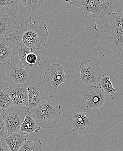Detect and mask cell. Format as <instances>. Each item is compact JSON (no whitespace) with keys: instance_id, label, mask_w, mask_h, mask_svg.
Segmentation results:
<instances>
[{"instance_id":"6da1fadb","label":"cell","mask_w":123,"mask_h":151,"mask_svg":"<svg viewBox=\"0 0 123 151\" xmlns=\"http://www.w3.org/2000/svg\"><path fill=\"white\" fill-rule=\"evenodd\" d=\"M96 49L106 60L123 64V10L96 20Z\"/></svg>"},{"instance_id":"7a4b0ae2","label":"cell","mask_w":123,"mask_h":151,"mask_svg":"<svg viewBox=\"0 0 123 151\" xmlns=\"http://www.w3.org/2000/svg\"><path fill=\"white\" fill-rule=\"evenodd\" d=\"M20 26L9 35L10 39L17 47H27L40 50L48 42L49 33L47 25L42 21L33 22L32 17L24 22L19 20Z\"/></svg>"},{"instance_id":"3957f363","label":"cell","mask_w":123,"mask_h":151,"mask_svg":"<svg viewBox=\"0 0 123 151\" xmlns=\"http://www.w3.org/2000/svg\"><path fill=\"white\" fill-rule=\"evenodd\" d=\"M120 0H72L70 4L97 20L114 12Z\"/></svg>"},{"instance_id":"277c9868","label":"cell","mask_w":123,"mask_h":151,"mask_svg":"<svg viewBox=\"0 0 123 151\" xmlns=\"http://www.w3.org/2000/svg\"><path fill=\"white\" fill-rule=\"evenodd\" d=\"M61 112L60 105H55L49 100L36 107L32 114L41 128L52 129L59 121Z\"/></svg>"},{"instance_id":"5b68a950","label":"cell","mask_w":123,"mask_h":151,"mask_svg":"<svg viewBox=\"0 0 123 151\" xmlns=\"http://www.w3.org/2000/svg\"><path fill=\"white\" fill-rule=\"evenodd\" d=\"M79 69L80 79L83 83L89 86L98 85L104 71L102 65L97 58L86 59L81 63Z\"/></svg>"},{"instance_id":"8992f818","label":"cell","mask_w":123,"mask_h":151,"mask_svg":"<svg viewBox=\"0 0 123 151\" xmlns=\"http://www.w3.org/2000/svg\"><path fill=\"white\" fill-rule=\"evenodd\" d=\"M29 111L28 107L16 106H12L4 111L3 118L8 131V136L20 131L22 124Z\"/></svg>"},{"instance_id":"52a82bcc","label":"cell","mask_w":123,"mask_h":151,"mask_svg":"<svg viewBox=\"0 0 123 151\" xmlns=\"http://www.w3.org/2000/svg\"><path fill=\"white\" fill-rule=\"evenodd\" d=\"M6 77L9 86H28L32 76L24 65H10L6 71Z\"/></svg>"},{"instance_id":"ba28073f","label":"cell","mask_w":123,"mask_h":151,"mask_svg":"<svg viewBox=\"0 0 123 151\" xmlns=\"http://www.w3.org/2000/svg\"><path fill=\"white\" fill-rule=\"evenodd\" d=\"M28 108L31 110L38 107L43 103L48 101L52 96L49 91L43 86L42 82L31 81L28 86Z\"/></svg>"},{"instance_id":"9c48e42d","label":"cell","mask_w":123,"mask_h":151,"mask_svg":"<svg viewBox=\"0 0 123 151\" xmlns=\"http://www.w3.org/2000/svg\"><path fill=\"white\" fill-rule=\"evenodd\" d=\"M72 131L80 135H87L91 132L94 125V119L87 112L73 113L71 119Z\"/></svg>"},{"instance_id":"30bf717a","label":"cell","mask_w":123,"mask_h":151,"mask_svg":"<svg viewBox=\"0 0 123 151\" xmlns=\"http://www.w3.org/2000/svg\"><path fill=\"white\" fill-rule=\"evenodd\" d=\"M106 100V96L101 88L93 85L88 87L82 96V101L90 109L102 108Z\"/></svg>"},{"instance_id":"8fae6325","label":"cell","mask_w":123,"mask_h":151,"mask_svg":"<svg viewBox=\"0 0 123 151\" xmlns=\"http://www.w3.org/2000/svg\"><path fill=\"white\" fill-rule=\"evenodd\" d=\"M43 78L53 86L55 91H56L60 85L66 83V76L64 67L58 63L52 64L50 68L45 70Z\"/></svg>"},{"instance_id":"7c38bea8","label":"cell","mask_w":123,"mask_h":151,"mask_svg":"<svg viewBox=\"0 0 123 151\" xmlns=\"http://www.w3.org/2000/svg\"><path fill=\"white\" fill-rule=\"evenodd\" d=\"M18 55L22 64L28 70H35L40 65L41 59L35 49L27 47H19Z\"/></svg>"},{"instance_id":"4fadbf2b","label":"cell","mask_w":123,"mask_h":151,"mask_svg":"<svg viewBox=\"0 0 123 151\" xmlns=\"http://www.w3.org/2000/svg\"><path fill=\"white\" fill-rule=\"evenodd\" d=\"M18 52L19 48L9 37L0 40V63L10 65Z\"/></svg>"},{"instance_id":"5bb4252c","label":"cell","mask_w":123,"mask_h":151,"mask_svg":"<svg viewBox=\"0 0 123 151\" xmlns=\"http://www.w3.org/2000/svg\"><path fill=\"white\" fill-rule=\"evenodd\" d=\"M28 86H9L6 90L12 100L14 106L28 107Z\"/></svg>"},{"instance_id":"9a60e30c","label":"cell","mask_w":123,"mask_h":151,"mask_svg":"<svg viewBox=\"0 0 123 151\" xmlns=\"http://www.w3.org/2000/svg\"><path fill=\"white\" fill-rule=\"evenodd\" d=\"M29 134L24 132H17L11 134L4 141L6 142L11 151H18L23 144L27 140Z\"/></svg>"},{"instance_id":"2e32d148","label":"cell","mask_w":123,"mask_h":151,"mask_svg":"<svg viewBox=\"0 0 123 151\" xmlns=\"http://www.w3.org/2000/svg\"><path fill=\"white\" fill-rule=\"evenodd\" d=\"M20 4L21 0H0V16L16 17Z\"/></svg>"},{"instance_id":"e0dca14e","label":"cell","mask_w":123,"mask_h":151,"mask_svg":"<svg viewBox=\"0 0 123 151\" xmlns=\"http://www.w3.org/2000/svg\"><path fill=\"white\" fill-rule=\"evenodd\" d=\"M16 23V17L0 16V38H6L12 33Z\"/></svg>"},{"instance_id":"ac0fdd59","label":"cell","mask_w":123,"mask_h":151,"mask_svg":"<svg viewBox=\"0 0 123 151\" xmlns=\"http://www.w3.org/2000/svg\"><path fill=\"white\" fill-rule=\"evenodd\" d=\"M41 128L33 115L29 111L22 124L20 131L28 133L30 134L33 132L37 133Z\"/></svg>"},{"instance_id":"d6986e66","label":"cell","mask_w":123,"mask_h":151,"mask_svg":"<svg viewBox=\"0 0 123 151\" xmlns=\"http://www.w3.org/2000/svg\"><path fill=\"white\" fill-rule=\"evenodd\" d=\"M98 86L106 96L110 97H112L117 91V89L114 88L110 76L104 74L99 81Z\"/></svg>"},{"instance_id":"ffe728a7","label":"cell","mask_w":123,"mask_h":151,"mask_svg":"<svg viewBox=\"0 0 123 151\" xmlns=\"http://www.w3.org/2000/svg\"><path fill=\"white\" fill-rule=\"evenodd\" d=\"M18 151H43V145L40 139L35 141L26 140Z\"/></svg>"},{"instance_id":"44dd1931","label":"cell","mask_w":123,"mask_h":151,"mask_svg":"<svg viewBox=\"0 0 123 151\" xmlns=\"http://www.w3.org/2000/svg\"><path fill=\"white\" fill-rule=\"evenodd\" d=\"M14 106L12 100L6 90L0 91V109L5 111Z\"/></svg>"},{"instance_id":"7402d4cb","label":"cell","mask_w":123,"mask_h":151,"mask_svg":"<svg viewBox=\"0 0 123 151\" xmlns=\"http://www.w3.org/2000/svg\"><path fill=\"white\" fill-rule=\"evenodd\" d=\"M10 65L0 63V91L6 90L9 87L6 79V71Z\"/></svg>"},{"instance_id":"603a6c76","label":"cell","mask_w":123,"mask_h":151,"mask_svg":"<svg viewBox=\"0 0 123 151\" xmlns=\"http://www.w3.org/2000/svg\"><path fill=\"white\" fill-rule=\"evenodd\" d=\"M44 0H21V3L28 9L36 10L43 4Z\"/></svg>"},{"instance_id":"cb8c5ba5","label":"cell","mask_w":123,"mask_h":151,"mask_svg":"<svg viewBox=\"0 0 123 151\" xmlns=\"http://www.w3.org/2000/svg\"><path fill=\"white\" fill-rule=\"evenodd\" d=\"M8 136V131L4 121L3 116H0V141H3Z\"/></svg>"},{"instance_id":"d4e9b609","label":"cell","mask_w":123,"mask_h":151,"mask_svg":"<svg viewBox=\"0 0 123 151\" xmlns=\"http://www.w3.org/2000/svg\"><path fill=\"white\" fill-rule=\"evenodd\" d=\"M0 151H11L4 141H0Z\"/></svg>"},{"instance_id":"484cf974","label":"cell","mask_w":123,"mask_h":151,"mask_svg":"<svg viewBox=\"0 0 123 151\" xmlns=\"http://www.w3.org/2000/svg\"><path fill=\"white\" fill-rule=\"evenodd\" d=\"M60 1L63 3H68L70 4L72 0H60Z\"/></svg>"},{"instance_id":"4316f807","label":"cell","mask_w":123,"mask_h":151,"mask_svg":"<svg viewBox=\"0 0 123 151\" xmlns=\"http://www.w3.org/2000/svg\"><path fill=\"white\" fill-rule=\"evenodd\" d=\"M1 114L0 113V116H1Z\"/></svg>"},{"instance_id":"83f0119b","label":"cell","mask_w":123,"mask_h":151,"mask_svg":"<svg viewBox=\"0 0 123 151\" xmlns=\"http://www.w3.org/2000/svg\"></svg>"}]
</instances>
